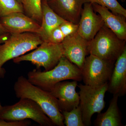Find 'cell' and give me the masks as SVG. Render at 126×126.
Returning a JSON list of instances; mask_svg holds the SVG:
<instances>
[{"label": "cell", "instance_id": "cell-16", "mask_svg": "<svg viewBox=\"0 0 126 126\" xmlns=\"http://www.w3.org/2000/svg\"><path fill=\"white\" fill-rule=\"evenodd\" d=\"M42 19L38 35L43 41H46L55 29L65 21L50 8L46 0H42Z\"/></svg>", "mask_w": 126, "mask_h": 126}, {"label": "cell", "instance_id": "cell-22", "mask_svg": "<svg viewBox=\"0 0 126 126\" xmlns=\"http://www.w3.org/2000/svg\"><path fill=\"white\" fill-rule=\"evenodd\" d=\"M59 26L64 35L66 37L77 32L78 29L79 25L65 21Z\"/></svg>", "mask_w": 126, "mask_h": 126}, {"label": "cell", "instance_id": "cell-26", "mask_svg": "<svg viewBox=\"0 0 126 126\" xmlns=\"http://www.w3.org/2000/svg\"><path fill=\"white\" fill-rule=\"evenodd\" d=\"M7 33V31L0 24V35Z\"/></svg>", "mask_w": 126, "mask_h": 126}, {"label": "cell", "instance_id": "cell-21", "mask_svg": "<svg viewBox=\"0 0 126 126\" xmlns=\"http://www.w3.org/2000/svg\"><path fill=\"white\" fill-rule=\"evenodd\" d=\"M87 2L94 3L107 7L113 14L126 17V10L117 0H86Z\"/></svg>", "mask_w": 126, "mask_h": 126}, {"label": "cell", "instance_id": "cell-7", "mask_svg": "<svg viewBox=\"0 0 126 126\" xmlns=\"http://www.w3.org/2000/svg\"><path fill=\"white\" fill-rule=\"evenodd\" d=\"M34 49L28 54L13 59L14 63H18L22 61H30L38 68L43 67L45 71H47L53 68L64 56L61 43L43 41Z\"/></svg>", "mask_w": 126, "mask_h": 126}, {"label": "cell", "instance_id": "cell-9", "mask_svg": "<svg viewBox=\"0 0 126 126\" xmlns=\"http://www.w3.org/2000/svg\"><path fill=\"white\" fill-rule=\"evenodd\" d=\"M61 44L64 56L81 70L88 54V41L77 32L66 36Z\"/></svg>", "mask_w": 126, "mask_h": 126}, {"label": "cell", "instance_id": "cell-6", "mask_svg": "<svg viewBox=\"0 0 126 126\" xmlns=\"http://www.w3.org/2000/svg\"><path fill=\"white\" fill-rule=\"evenodd\" d=\"M78 86L79 89V105L82 109L83 122L85 126H90L93 115L101 112L106 106L104 97L108 84L93 87L80 84Z\"/></svg>", "mask_w": 126, "mask_h": 126}, {"label": "cell", "instance_id": "cell-18", "mask_svg": "<svg viewBox=\"0 0 126 126\" xmlns=\"http://www.w3.org/2000/svg\"><path fill=\"white\" fill-rule=\"evenodd\" d=\"M22 4L24 12H25L26 15L40 24H41L42 0H23Z\"/></svg>", "mask_w": 126, "mask_h": 126}, {"label": "cell", "instance_id": "cell-28", "mask_svg": "<svg viewBox=\"0 0 126 126\" xmlns=\"http://www.w3.org/2000/svg\"><path fill=\"white\" fill-rule=\"evenodd\" d=\"M19 2H20V3H22V1H23V0H17Z\"/></svg>", "mask_w": 126, "mask_h": 126}, {"label": "cell", "instance_id": "cell-24", "mask_svg": "<svg viewBox=\"0 0 126 126\" xmlns=\"http://www.w3.org/2000/svg\"><path fill=\"white\" fill-rule=\"evenodd\" d=\"M31 123L29 120L7 121L0 119V126H27Z\"/></svg>", "mask_w": 126, "mask_h": 126}, {"label": "cell", "instance_id": "cell-29", "mask_svg": "<svg viewBox=\"0 0 126 126\" xmlns=\"http://www.w3.org/2000/svg\"><path fill=\"white\" fill-rule=\"evenodd\" d=\"M46 0V1H47V2H48V1H49L50 0Z\"/></svg>", "mask_w": 126, "mask_h": 126}, {"label": "cell", "instance_id": "cell-25", "mask_svg": "<svg viewBox=\"0 0 126 126\" xmlns=\"http://www.w3.org/2000/svg\"><path fill=\"white\" fill-rule=\"evenodd\" d=\"M10 35L11 34L8 33L0 35V44H1L7 40Z\"/></svg>", "mask_w": 126, "mask_h": 126}, {"label": "cell", "instance_id": "cell-27", "mask_svg": "<svg viewBox=\"0 0 126 126\" xmlns=\"http://www.w3.org/2000/svg\"><path fill=\"white\" fill-rule=\"evenodd\" d=\"M2 107L1 106V104L0 103V111L2 109Z\"/></svg>", "mask_w": 126, "mask_h": 126}, {"label": "cell", "instance_id": "cell-11", "mask_svg": "<svg viewBox=\"0 0 126 126\" xmlns=\"http://www.w3.org/2000/svg\"><path fill=\"white\" fill-rule=\"evenodd\" d=\"M78 25L77 32L89 41L94 38L104 24L101 16L94 11L92 4L86 2L84 4Z\"/></svg>", "mask_w": 126, "mask_h": 126}, {"label": "cell", "instance_id": "cell-23", "mask_svg": "<svg viewBox=\"0 0 126 126\" xmlns=\"http://www.w3.org/2000/svg\"><path fill=\"white\" fill-rule=\"evenodd\" d=\"M65 36L59 26L55 29L50 34L46 41L54 44H60L63 42Z\"/></svg>", "mask_w": 126, "mask_h": 126}, {"label": "cell", "instance_id": "cell-10", "mask_svg": "<svg viewBox=\"0 0 126 126\" xmlns=\"http://www.w3.org/2000/svg\"><path fill=\"white\" fill-rule=\"evenodd\" d=\"M78 81H61L49 91L58 100L60 111H70L79 104V95L76 92Z\"/></svg>", "mask_w": 126, "mask_h": 126}, {"label": "cell", "instance_id": "cell-2", "mask_svg": "<svg viewBox=\"0 0 126 126\" xmlns=\"http://www.w3.org/2000/svg\"><path fill=\"white\" fill-rule=\"evenodd\" d=\"M27 77V79L32 84L48 92L56 84L61 81L82 80L81 69L64 56L51 70L41 72L34 69L29 72Z\"/></svg>", "mask_w": 126, "mask_h": 126}, {"label": "cell", "instance_id": "cell-14", "mask_svg": "<svg viewBox=\"0 0 126 126\" xmlns=\"http://www.w3.org/2000/svg\"><path fill=\"white\" fill-rule=\"evenodd\" d=\"M107 92L118 97L126 93V48L118 58L109 81Z\"/></svg>", "mask_w": 126, "mask_h": 126}, {"label": "cell", "instance_id": "cell-19", "mask_svg": "<svg viewBox=\"0 0 126 126\" xmlns=\"http://www.w3.org/2000/svg\"><path fill=\"white\" fill-rule=\"evenodd\" d=\"M61 113L63 117L64 123L66 126H85L80 105L70 111H64Z\"/></svg>", "mask_w": 126, "mask_h": 126}, {"label": "cell", "instance_id": "cell-17", "mask_svg": "<svg viewBox=\"0 0 126 126\" xmlns=\"http://www.w3.org/2000/svg\"><path fill=\"white\" fill-rule=\"evenodd\" d=\"M119 97L113 95L107 110L98 113L94 124L96 126H122V117L118 106Z\"/></svg>", "mask_w": 126, "mask_h": 126}, {"label": "cell", "instance_id": "cell-1", "mask_svg": "<svg viewBox=\"0 0 126 126\" xmlns=\"http://www.w3.org/2000/svg\"><path fill=\"white\" fill-rule=\"evenodd\" d=\"M14 90L18 98H28L36 103L55 126H64L58 100L49 92L35 86L22 76L19 77L15 83Z\"/></svg>", "mask_w": 126, "mask_h": 126}, {"label": "cell", "instance_id": "cell-20", "mask_svg": "<svg viewBox=\"0 0 126 126\" xmlns=\"http://www.w3.org/2000/svg\"><path fill=\"white\" fill-rule=\"evenodd\" d=\"M17 12L24 13L22 3L17 0H0V18Z\"/></svg>", "mask_w": 126, "mask_h": 126}, {"label": "cell", "instance_id": "cell-12", "mask_svg": "<svg viewBox=\"0 0 126 126\" xmlns=\"http://www.w3.org/2000/svg\"><path fill=\"white\" fill-rule=\"evenodd\" d=\"M0 24L11 34L31 32L38 34L40 25L22 12H15L0 18Z\"/></svg>", "mask_w": 126, "mask_h": 126}, {"label": "cell", "instance_id": "cell-3", "mask_svg": "<svg viewBox=\"0 0 126 126\" xmlns=\"http://www.w3.org/2000/svg\"><path fill=\"white\" fill-rule=\"evenodd\" d=\"M126 41L119 39L104 25L94 38L88 41V53L115 64L126 48Z\"/></svg>", "mask_w": 126, "mask_h": 126}, {"label": "cell", "instance_id": "cell-4", "mask_svg": "<svg viewBox=\"0 0 126 126\" xmlns=\"http://www.w3.org/2000/svg\"><path fill=\"white\" fill-rule=\"evenodd\" d=\"M43 42L39 35L35 33L11 34L7 40L0 44V78L4 77L6 71L2 66L5 63L35 49Z\"/></svg>", "mask_w": 126, "mask_h": 126}, {"label": "cell", "instance_id": "cell-15", "mask_svg": "<svg viewBox=\"0 0 126 126\" xmlns=\"http://www.w3.org/2000/svg\"><path fill=\"white\" fill-rule=\"evenodd\" d=\"M94 10L100 15L104 25L123 40H126V17L113 14L107 7L92 4Z\"/></svg>", "mask_w": 126, "mask_h": 126}, {"label": "cell", "instance_id": "cell-13", "mask_svg": "<svg viewBox=\"0 0 126 126\" xmlns=\"http://www.w3.org/2000/svg\"><path fill=\"white\" fill-rule=\"evenodd\" d=\"M86 0H50L47 2L51 9L61 18L78 24Z\"/></svg>", "mask_w": 126, "mask_h": 126}, {"label": "cell", "instance_id": "cell-5", "mask_svg": "<svg viewBox=\"0 0 126 126\" xmlns=\"http://www.w3.org/2000/svg\"><path fill=\"white\" fill-rule=\"evenodd\" d=\"M0 119L7 121L31 119L41 126H55L36 103L28 98H20L14 105L2 107Z\"/></svg>", "mask_w": 126, "mask_h": 126}, {"label": "cell", "instance_id": "cell-8", "mask_svg": "<svg viewBox=\"0 0 126 126\" xmlns=\"http://www.w3.org/2000/svg\"><path fill=\"white\" fill-rule=\"evenodd\" d=\"M114 64L92 54L86 57L81 69L82 80L84 84L98 87L108 83Z\"/></svg>", "mask_w": 126, "mask_h": 126}]
</instances>
